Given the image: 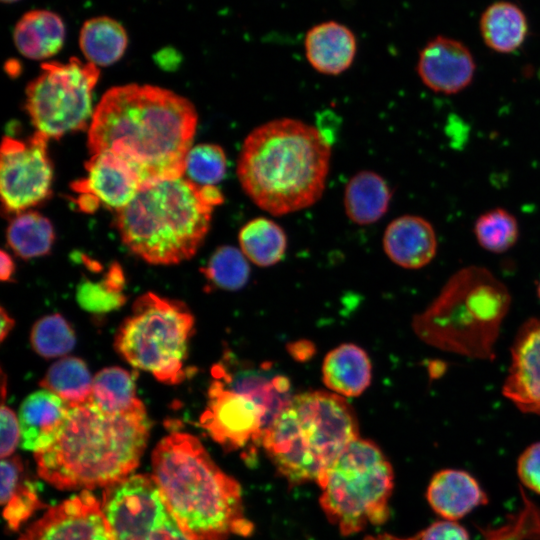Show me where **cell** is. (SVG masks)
Returning <instances> with one entry per match:
<instances>
[{
  "label": "cell",
  "instance_id": "10",
  "mask_svg": "<svg viewBox=\"0 0 540 540\" xmlns=\"http://www.w3.org/2000/svg\"><path fill=\"white\" fill-rule=\"evenodd\" d=\"M99 76L98 66L76 57L42 63L41 73L26 88V110L36 131L58 139L85 129Z\"/></svg>",
  "mask_w": 540,
  "mask_h": 540
},
{
  "label": "cell",
  "instance_id": "41",
  "mask_svg": "<svg viewBox=\"0 0 540 540\" xmlns=\"http://www.w3.org/2000/svg\"><path fill=\"white\" fill-rule=\"evenodd\" d=\"M420 540H469L466 530L454 521H439L420 535Z\"/></svg>",
  "mask_w": 540,
  "mask_h": 540
},
{
  "label": "cell",
  "instance_id": "3",
  "mask_svg": "<svg viewBox=\"0 0 540 540\" xmlns=\"http://www.w3.org/2000/svg\"><path fill=\"white\" fill-rule=\"evenodd\" d=\"M331 145L314 126L278 118L254 128L237 161L243 191L260 209L283 216L314 205L326 187Z\"/></svg>",
  "mask_w": 540,
  "mask_h": 540
},
{
  "label": "cell",
  "instance_id": "5",
  "mask_svg": "<svg viewBox=\"0 0 540 540\" xmlns=\"http://www.w3.org/2000/svg\"><path fill=\"white\" fill-rule=\"evenodd\" d=\"M224 197L213 185L182 177L141 188L117 211L115 225L125 246L154 265L193 257L209 231L212 212Z\"/></svg>",
  "mask_w": 540,
  "mask_h": 540
},
{
  "label": "cell",
  "instance_id": "34",
  "mask_svg": "<svg viewBox=\"0 0 540 540\" xmlns=\"http://www.w3.org/2000/svg\"><path fill=\"white\" fill-rule=\"evenodd\" d=\"M30 342L33 350L44 358H55L68 354L76 344L75 332L60 314L46 315L37 320L31 330Z\"/></svg>",
  "mask_w": 540,
  "mask_h": 540
},
{
  "label": "cell",
  "instance_id": "47",
  "mask_svg": "<svg viewBox=\"0 0 540 540\" xmlns=\"http://www.w3.org/2000/svg\"><path fill=\"white\" fill-rule=\"evenodd\" d=\"M537 296L540 300V280L538 281V284H537Z\"/></svg>",
  "mask_w": 540,
  "mask_h": 540
},
{
  "label": "cell",
  "instance_id": "17",
  "mask_svg": "<svg viewBox=\"0 0 540 540\" xmlns=\"http://www.w3.org/2000/svg\"><path fill=\"white\" fill-rule=\"evenodd\" d=\"M87 176L72 184L79 194H89L116 211L127 206L141 189L134 173L107 152L92 154L86 162Z\"/></svg>",
  "mask_w": 540,
  "mask_h": 540
},
{
  "label": "cell",
  "instance_id": "31",
  "mask_svg": "<svg viewBox=\"0 0 540 540\" xmlns=\"http://www.w3.org/2000/svg\"><path fill=\"white\" fill-rule=\"evenodd\" d=\"M91 400L104 412L129 410L141 401L136 394L135 375L117 366L100 370L93 377Z\"/></svg>",
  "mask_w": 540,
  "mask_h": 540
},
{
  "label": "cell",
  "instance_id": "6",
  "mask_svg": "<svg viewBox=\"0 0 540 540\" xmlns=\"http://www.w3.org/2000/svg\"><path fill=\"white\" fill-rule=\"evenodd\" d=\"M358 438L355 413L340 395L309 391L292 396L264 428L259 443L291 484L315 481Z\"/></svg>",
  "mask_w": 540,
  "mask_h": 540
},
{
  "label": "cell",
  "instance_id": "19",
  "mask_svg": "<svg viewBox=\"0 0 540 540\" xmlns=\"http://www.w3.org/2000/svg\"><path fill=\"white\" fill-rule=\"evenodd\" d=\"M304 49L309 64L317 72L339 75L352 65L357 42L348 27L335 21H326L308 30Z\"/></svg>",
  "mask_w": 540,
  "mask_h": 540
},
{
  "label": "cell",
  "instance_id": "21",
  "mask_svg": "<svg viewBox=\"0 0 540 540\" xmlns=\"http://www.w3.org/2000/svg\"><path fill=\"white\" fill-rule=\"evenodd\" d=\"M12 37L21 55L32 60H45L57 54L63 47L66 26L56 12L32 9L18 19Z\"/></svg>",
  "mask_w": 540,
  "mask_h": 540
},
{
  "label": "cell",
  "instance_id": "8",
  "mask_svg": "<svg viewBox=\"0 0 540 540\" xmlns=\"http://www.w3.org/2000/svg\"><path fill=\"white\" fill-rule=\"evenodd\" d=\"M393 470L377 445L356 438L337 457L322 481L320 504L343 535L379 525L389 516Z\"/></svg>",
  "mask_w": 540,
  "mask_h": 540
},
{
  "label": "cell",
  "instance_id": "35",
  "mask_svg": "<svg viewBox=\"0 0 540 540\" xmlns=\"http://www.w3.org/2000/svg\"><path fill=\"white\" fill-rule=\"evenodd\" d=\"M227 159L221 146L203 143L191 147L185 159V173L199 185L219 183L226 174Z\"/></svg>",
  "mask_w": 540,
  "mask_h": 540
},
{
  "label": "cell",
  "instance_id": "40",
  "mask_svg": "<svg viewBox=\"0 0 540 540\" xmlns=\"http://www.w3.org/2000/svg\"><path fill=\"white\" fill-rule=\"evenodd\" d=\"M24 477V466L18 456L2 459L0 490L2 505L7 503Z\"/></svg>",
  "mask_w": 540,
  "mask_h": 540
},
{
  "label": "cell",
  "instance_id": "24",
  "mask_svg": "<svg viewBox=\"0 0 540 540\" xmlns=\"http://www.w3.org/2000/svg\"><path fill=\"white\" fill-rule=\"evenodd\" d=\"M322 378L333 393L356 397L370 385L372 367L367 353L354 344H342L331 350L322 365Z\"/></svg>",
  "mask_w": 540,
  "mask_h": 540
},
{
  "label": "cell",
  "instance_id": "2",
  "mask_svg": "<svg viewBox=\"0 0 540 540\" xmlns=\"http://www.w3.org/2000/svg\"><path fill=\"white\" fill-rule=\"evenodd\" d=\"M151 421L142 401L119 413L89 401L69 406L54 441L34 452L41 478L61 490L107 487L138 466Z\"/></svg>",
  "mask_w": 540,
  "mask_h": 540
},
{
  "label": "cell",
  "instance_id": "12",
  "mask_svg": "<svg viewBox=\"0 0 540 540\" xmlns=\"http://www.w3.org/2000/svg\"><path fill=\"white\" fill-rule=\"evenodd\" d=\"M48 139L38 131L24 141L3 138L0 192L6 213H21L51 195L53 169L47 152Z\"/></svg>",
  "mask_w": 540,
  "mask_h": 540
},
{
  "label": "cell",
  "instance_id": "13",
  "mask_svg": "<svg viewBox=\"0 0 540 540\" xmlns=\"http://www.w3.org/2000/svg\"><path fill=\"white\" fill-rule=\"evenodd\" d=\"M199 422L224 450L233 451L250 442L259 443L268 416L253 398L230 389L214 378L208 388L207 405Z\"/></svg>",
  "mask_w": 540,
  "mask_h": 540
},
{
  "label": "cell",
  "instance_id": "9",
  "mask_svg": "<svg viewBox=\"0 0 540 540\" xmlns=\"http://www.w3.org/2000/svg\"><path fill=\"white\" fill-rule=\"evenodd\" d=\"M194 324L183 302L147 292L134 302L131 314L116 333L114 346L134 368L151 373L160 382L178 384L185 377Z\"/></svg>",
  "mask_w": 540,
  "mask_h": 540
},
{
  "label": "cell",
  "instance_id": "33",
  "mask_svg": "<svg viewBox=\"0 0 540 540\" xmlns=\"http://www.w3.org/2000/svg\"><path fill=\"white\" fill-rule=\"evenodd\" d=\"M473 232L482 248L492 253H504L517 242L519 226L509 211L494 208L477 218Z\"/></svg>",
  "mask_w": 540,
  "mask_h": 540
},
{
  "label": "cell",
  "instance_id": "39",
  "mask_svg": "<svg viewBox=\"0 0 540 540\" xmlns=\"http://www.w3.org/2000/svg\"><path fill=\"white\" fill-rule=\"evenodd\" d=\"M1 458L10 457L21 441V429L19 418L15 412L4 403L1 406Z\"/></svg>",
  "mask_w": 540,
  "mask_h": 540
},
{
  "label": "cell",
  "instance_id": "22",
  "mask_svg": "<svg viewBox=\"0 0 540 540\" xmlns=\"http://www.w3.org/2000/svg\"><path fill=\"white\" fill-rule=\"evenodd\" d=\"M212 375L230 389L253 398L266 410L268 423L291 398L289 381L281 375L233 368L226 359L213 366Z\"/></svg>",
  "mask_w": 540,
  "mask_h": 540
},
{
  "label": "cell",
  "instance_id": "27",
  "mask_svg": "<svg viewBox=\"0 0 540 540\" xmlns=\"http://www.w3.org/2000/svg\"><path fill=\"white\" fill-rule=\"evenodd\" d=\"M480 31L489 48L499 53H510L524 42L528 32L527 19L515 4L496 2L483 12Z\"/></svg>",
  "mask_w": 540,
  "mask_h": 540
},
{
  "label": "cell",
  "instance_id": "26",
  "mask_svg": "<svg viewBox=\"0 0 540 540\" xmlns=\"http://www.w3.org/2000/svg\"><path fill=\"white\" fill-rule=\"evenodd\" d=\"M128 46L125 27L109 16L87 19L79 31V47L85 59L96 66H109L124 55Z\"/></svg>",
  "mask_w": 540,
  "mask_h": 540
},
{
  "label": "cell",
  "instance_id": "45",
  "mask_svg": "<svg viewBox=\"0 0 540 540\" xmlns=\"http://www.w3.org/2000/svg\"><path fill=\"white\" fill-rule=\"evenodd\" d=\"M364 540H417V538H399L389 534H381L377 536H367Z\"/></svg>",
  "mask_w": 540,
  "mask_h": 540
},
{
  "label": "cell",
  "instance_id": "14",
  "mask_svg": "<svg viewBox=\"0 0 540 540\" xmlns=\"http://www.w3.org/2000/svg\"><path fill=\"white\" fill-rule=\"evenodd\" d=\"M19 540H114L100 502L89 490L50 508Z\"/></svg>",
  "mask_w": 540,
  "mask_h": 540
},
{
  "label": "cell",
  "instance_id": "16",
  "mask_svg": "<svg viewBox=\"0 0 540 540\" xmlns=\"http://www.w3.org/2000/svg\"><path fill=\"white\" fill-rule=\"evenodd\" d=\"M475 62L470 50L461 42L438 36L421 50L417 73L429 89L442 94H456L473 80Z\"/></svg>",
  "mask_w": 540,
  "mask_h": 540
},
{
  "label": "cell",
  "instance_id": "29",
  "mask_svg": "<svg viewBox=\"0 0 540 540\" xmlns=\"http://www.w3.org/2000/svg\"><path fill=\"white\" fill-rule=\"evenodd\" d=\"M39 384L59 396L68 406L83 404L92 396L91 373L82 359L73 356L53 363Z\"/></svg>",
  "mask_w": 540,
  "mask_h": 540
},
{
  "label": "cell",
  "instance_id": "4",
  "mask_svg": "<svg viewBox=\"0 0 540 540\" xmlns=\"http://www.w3.org/2000/svg\"><path fill=\"white\" fill-rule=\"evenodd\" d=\"M152 469L168 510L190 540H226L253 531L238 482L193 435L173 432L164 437L152 453Z\"/></svg>",
  "mask_w": 540,
  "mask_h": 540
},
{
  "label": "cell",
  "instance_id": "36",
  "mask_svg": "<svg viewBox=\"0 0 540 540\" xmlns=\"http://www.w3.org/2000/svg\"><path fill=\"white\" fill-rule=\"evenodd\" d=\"M76 300L83 310L104 314L122 307L126 296L109 286L104 279L97 282L84 279L77 286Z\"/></svg>",
  "mask_w": 540,
  "mask_h": 540
},
{
  "label": "cell",
  "instance_id": "20",
  "mask_svg": "<svg viewBox=\"0 0 540 540\" xmlns=\"http://www.w3.org/2000/svg\"><path fill=\"white\" fill-rule=\"evenodd\" d=\"M69 406L43 389L27 396L19 409L22 447L36 452L50 445L60 432Z\"/></svg>",
  "mask_w": 540,
  "mask_h": 540
},
{
  "label": "cell",
  "instance_id": "1",
  "mask_svg": "<svg viewBox=\"0 0 540 540\" xmlns=\"http://www.w3.org/2000/svg\"><path fill=\"white\" fill-rule=\"evenodd\" d=\"M193 104L151 85L109 89L88 128L92 154L107 152L137 177L141 188L182 177L197 126Z\"/></svg>",
  "mask_w": 540,
  "mask_h": 540
},
{
  "label": "cell",
  "instance_id": "42",
  "mask_svg": "<svg viewBox=\"0 0 540 540\" xmlns=\"http://www.w3.org/2000/svg\"><path fill=\"white\" fill-rule=\"evenodd\" d=\"M15 271V265L11 256L2 250L0 252V278L2 281H11Z\"/></svg>",
  "mask_w": 540,
  "mask_h": 540
},
{
  "label": "cell",
  "instance_id": "23",
  "mask_svg": "<svg viewBox=\"0 0 540 540\" xmlns=\"http://www.w3.org/2000/svg\"><path fill=\"white\" fill-rule=\"evenodd\" d=\"M427 499L434 511L451 521L487 503L475 479L465 471L453 469L434 475L427 489Z\"/></svg>",
  "mask_w": 540,
  "mask_h": 540
},
{
  "label": "cell",
  "instance_id": "28",
  "mask_svg": "<svg viewBox=\"0 0 540 540\" xmlns=\"http://www.w3.org/2000/svg\"><path fill=\"white\" fill-rule=\"evenodd\" d=\"M238 240L246 258L260 267L279 262L287 248V237L282 227L266 217L248 221L240 229Z\"/></svg>",
  "mask_w": 540,
  "mask_h": 540
},
{
  "label": "cell",
  "instance_id": "7",
  "mask_svg": "<svg viewBox=\"0 0 540 540\" xmlns=\"http://www.w3.org/2000/svg\"><path fill=\"white\" fill-rule=\"evenodd\" d=\"M511 295L506 285L481 266L459 269L419 314L417 337L439 350L478 360H493Z\"/></svg>",
  "mask_w": 540,
  "mask_h": 540
},
{
  "label": "cell",
  "instance_id": "38",
  "mask_svg": "<svg viewBox=\"0 0 540 540\" xmlns=\"http://www.w3.org/2000/svg\"><path fill=\"white\" fill-rule=\"evenodd\" d=\"M518 475L531 490L540 493V442L527 447L518 460Z\"/></svg>",
  "mask_w": 540,
  "mask_h": 540
},
{
  "label": "cell",
  "instance_id": "46",
  "mask_svg": "<svg viewBox=\"0 0 540 540\" xmlns=\"http://www.w3.org/2000/svg\"><path fill=\"white\" fill-rule=\"evenodd\" d=\"M3 3L5 4H12V3H15V2H18L20 0H1Z\"/></svg>",
  "mask_w": 540,
  "mask_h": 540
},
{
  "label": "cell",
  "instance_id": "43",
  "mask_svg": "<svg viewBox=\"0 0 540 540\" xmlns=\"http://www.w3.org/2000/svg\"><path fill=\"white\" fill-rule=\"evenodd\" d=\"M0 319H1V330H0V340L4 341L6 336L10 333L12 328L15 325V321L9 316L3 307L0 309Z\"/></svg>",
  "mask_w": 540,
  "mask_h": 540
},
{
  "label": "cell",
  "instance_id": "32",
  "mask_svg": "<svg viewBox=\"0 0 540 540\" xmlns=\"http://www.w3.org/2000/svg\"><path fill=\"white\" fill-rule=\"evenodd\" d=\"M201 272L217 288L236 291L248 282L250 267L241 250L225 245L215 250Z\"/></svg>",
  "mask_w": 540,
  "mask_h": 540
},
{
  "label": "cell",
  "instance_id": "30",
  "mask_svg": "<svg viewBox=\"0 0 540 540\" xmlns=\"http://www.w3.org/2000/svg\"><path fill=\"white\" fill-rule=\"evenodd\" d=\"M6 238L15 254L27 260L48 254L55 234L46 217L35 211H23L10 221Z\"/></svg>",
  "mask_w": 540,
  "mask_h": 540
},
{
  "label": "cell",
  "instance_id": "15",
  "mask_svg": "<svg viewBox=\"0 0 540 540\" xmlns=\"http://www.w3.org/2000/svg\"><path fill=\"white\" fill-rule=\"evenodd\" d=\"M510 351L502 394L521 412L540 415V318L520 326Z\"/></svg>",
  "mask_w": 540,
  "mask_h": 540
},
{
  "label": "cell",
  "instance_id": "11",
  "mask_svg": "<svg viewBox=\"0 0 540 540\" xmlns=\"http://www.w3.org/2000/svg\"><path fill=\"white\" fill-rule=\"evenodd\" d=\"M101 508L114 540H190L148 474L127 476L105 487Z\"/></svg>",
  "mask_w": 540,
  "mask_h": 540
},
{
  "label": "cell",
  "instance_id": "18",
  "mask_svg": "<svg viewBox=\"0 0 540 540\" xmlns=\"http://www.w3.org/2000/svg\"><path fill=\"white\" fill-rule=\"evenodd\" d=\"M383 249L398 266L419 269L436 255V233L426 219L417 215H402L387 225L383 234Z\"/></svg>",
  "mask_w": 540,
  "mask_h": 540
},
{
  "label": "cell",
  "instance_id": "37",
  "mask_svg": "<svg viewBox=\"0 0 540 540\" xmlns=\"http://www.w3.org/2000/svg\"><path fill=\"white\" fill-rule=\"evenodd\" d=\"M3 506V516L9 528L17 530L23 522L45 504L38 497L33 483L24 477Z\"/></svg>",
  "mask_w": 540,
  "mask_h": 540
},
{
  "label": "cell",
  "instance_id": "25",
  "mask_svg": "<svg viewBox=\"0 0 540 540\" xmlns=\"http://www.w3.org/2000/svg\"><path fill=\"white\" fill-rule=\"evenodd\" d=\"M391 197L390 187L379 174L360 171L345 186V213L350 221L358 225L375 223L387 212Z\"/></svg>",
  "mask_w": 540,
  "mask_h": 540
},
{
  "label": "cell",
  "instance_id": "44",
  "mask_svg": "<svg viewBox=\"0 0 540 540\" xmlns=\"http://www.w3.org/2000/svg\"><path fill=\"white\" fill-rule=\"evenodd\" d=\"M79 207L85 212H93L96 210L100 202L89 194H79L77 199Z\"/></svg>",
  "mask_w": 540,
  "mask_h": 540
}]
</instances>
